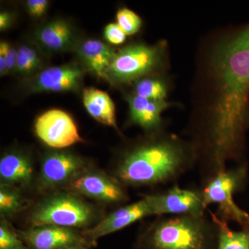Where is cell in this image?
I'll return each instance as SVG.
<instances>
[{"label": "cell", "instance_id": "9", "mask_svg": "<svg viewBox=\"0 0 249 249\" xmlns=\"http://www.w3.org/2000/svg\"><path fill=\"white\" fill-rule=\"evenodd\" d=\"M35 131L44 143L53 148H65L83 142L75 121L61 109H49L38 116Z\"/></svg>", "mask_w": 249, "mask_h": 249}, {"label": "cell", "instance_id": "14", "mask_svg": "<svg viewBox=\"0 0 249 249\" xmlns=\"http://www.w3.org/2000/svg\"><path fill=\"white\" fill-rule=\"evenodd\" d=\"M34 170L31 159L22 152H8L0 160L1 184L18 188L29 186L34 177Z\"/></svg>", "mask_w": 249, "mask_h": 249}, {"label": "cell", "instance_id": "26", "mask_svg": "<svg viewBox=\"0 0 249 249\" xmlns=\"http://www.w3.org/2000/svg\"><path fill=\"white\" fill-rule=\"evenodd\" d=\"M0 57L6 60L9 72L16 71L17 50L6 42L0 43Z\"/></svg>", "mask_w": 249, "mask_h": 249}, {"label": "cell", "instance_id": "5", "mask_svg": "<svg viewBox=\"0 0 249 249\" xmlns=\"http://www.w3.org/2000/svg\"><path fill=\"white\" fill-rule=\"evenodd\" d=\"M249 165L246 163L227 168L202 183L200 188L206 207L217 205L215 215L227 223L234 222L240 227L249 225V213L241 209L234 196L245 189L249 181Z\"/></svg>", "mask_w": 249, "mask_h": 249}, {"label": "cell", "instance_id": "3", "mask_svg": "<svg viewBox=\"0 0 249 249\" xmlns=\"http://www.w3.org/2000/svg\"><path fill=\"white\" fill-rule=\"evenodd\" d=\"M217 229L206 214L159 216L139 235L137 249H216Z\"/></svg>", "mask_w": 249, "mask_h": 249}, {"label": "cell", "instance_id": "8", "mask_svg": "<svg viewBox=\"0 0 249 249\" xmlns=\"http://www.w3.org/2000/svg\"><path fill=\"white\" fill-rule=\"evenodd\" d=\"M68 191L82 196L106 203L119 204L128 200L124 186L117 178L88 169L67 185Z\"/></svg>", "mask_w": 249, "mask_h": 249}, {"label": "cell", "instance_id": "12", "mask_svg": "<svg viewBox=\"0 0 249 249\" xmlns=\"http://www.w3.org/2000/svg\"><path fill=\"white\" fill-rule=\"evenodd\" d=\"M17 232L29 249H62L74 245L90 247L82 232L70 228L47 225Z\"/></svg>", "mask_w": 249, "mask_h": 249}, {"label": "cell", "instance_id": "7", "mask_svg": "<svg viewBox=\"0 0 249 249\" xmlns=\"http://www.w3.org/2000/svg\"><path fill=\"white\" fill-rule=\"evenodd\" d=\"M153 215H181L205 214L200 188H183L175 185L154 194L146 196Z\"/></svg>", "mask_w": 249, "mask_h": 249}, {"label": "cell", "instance_id": "23", "mask_svg": "<svg viewBox=\"0 0 249 249\" xmlns=\"http://www.w3.org/2000/svg\"><path fill=\"white\" fill-rule=\"evenodd\" d=\"M0 249H29L18 232L4 219H1L0 224Z\"/></svg>", "mask_w": 249, "mask_h": 249}, {"label": "cell", "instance_id": "13", "mask_svg": "<svg viewBox=\"0 0 249 249\" xmlns=\"http://www.w3.org/2000/svg\"><path fill=\"white\" fill-rule=\"evenodd\" d=\"M84 71L74 64L52 67L37 73L31 84L33 92H64L80 89Z\"/></svg>", "mask_w": 249, "mask_h": 249}, {"label": "cell", "instance_id": "28", "mask_svg": "<svg viewBox=\"0 0 249 249\" xmlns=\"http://www.w3.org/2000/svg\"><path fill=\"white\" fill-rule=\"evenodd\" d=\"M12 15L9 12H3L0 14V30H6L11 25L12 23Z\"/></svg>", "mask_w": 249, "mask_h": 249}, {"label": "cell", "instance_id": "21", "mask_svg": "<svg viewBox=\"0 0 249 249\" xmlns=\"http://www.w3.org/2000/svg\"><path fill=\"white\" fill-rule=\"evenodd\" d=\"M135 95L154 101H164L166 85L157 78H143L136 83Z\"/></svg>", "mask_w": 249, "mask_h": 249}, {"label": "cell", "instance_id": "4", "mask_svg": "<svg viewBox=\"0 0 249 249\" xmlns=\"http://www.w3.org/2000/svg\"><path fill=\"white\" fill-rule=\"evenodd\" d=\"M97 209L71 191L59 192L46 196L31 211V227L56 226L70 229H89L99 221Z\"/></svg>", "mask_w": 249, "mask_h": 249}, {"label": "cell", "instance_id": "20", "mask_svg": "<svg viewBox=\"0 0 249 249\" xmlns=\"http://www.w3.org/2000/svg\"><path fill=\"white\" fill-rule=\"evenodd\" d=\"M40 55L34 47L24 45L17 50L16 71L22 75H31L42 65Z\"/></svg>", "mask_w": 249, "mask_h": 249}, {"label": "cell", "instance_id": "30", "mask_svg": "<svg viewBox=\"0 0 249 249\" xmlns=\"http://www.w3.org/2000/svg\"><path fill=\"white\" fill-rule=\"evenodd\" d=\"M89 247L86 245H74L71 246V247H66V248L62 249H89Z\"/></svg>", "mask_w": 249, "mask_h": 249}, {"label": "cell", "instance_id": "18", "mask_svg": "<svg viewBox=\"0 0 249 249\" xmlns=\"http://www.w3.org/2000/svg\"><path fill=\"white\" fill-rule=\"evenodd\" d=\"M83 101L85 109L95 120L117 129L115 106L107 93L95 88L83 90Z\"/></svg>", "mask_w": 249, "mask_h": 249}, {"label": "cell", "instance_id": "2", "mask_svg": "<svg viewBox=\"0 0 249 249\" xmlns=\"http://www.w3.org/2000/svg\"><path fill=\"white\" fill-rule=\"evenodd\" d=\"M197 163L194 146L173 136L157 137L129 149L115 170L124 186H152L177 181Z\"/></svg>", "mask_w": 249, "mask_h": 249}, {"label": "cell", "instance_id": "10", "mask_svg": "<svg viewBox=\"0 0 249 249\" xmlns=\"http://www.w3.org/2000/svg\"><path fill=\"white\" fill-rule=\"evenodd\" d=\"M88 170L86 160L67 151L51 152L41 163L39 183L44 189L66 186L73 178Z\"/></svg>", "mask_w": 249, "mask_h": 249}, {"label": "cell", "instance_id": "19", "mask_svg": "<svg viewBox=\"0 0 249 249\" xmlns=\"http://www.w3.org/2000/svg\"><path fill=\"white\" fill-rule=\"evenodd\" d=\"M209 213L217 229L216 249H249V225L233 230L229 223L219 219L212 211Z\"/></svg>", "mask_w": 249, "mask_h": 249}, {"label": "cell", "instance_id": "16", "mask_svg": "<svg viewBox=\"0 0 249 249\" xmlns=\"http://www.w3.org/2000/svg\"><path fill=\"white\" fill-rule=\"evenodd\" d=\"M77 52L85 66L101 78L107 79V71L116 52L101 40H85L78 47Z\"/></svg>", "mask_w": 249, "mask_h": 249}, {"label": "cell", "instance_id": "15", "mask_svg": "<svg viewBox=\"0 0 249 249\" xmlns=\"http://www.w3.org/2000/svg\"><path fill=\"white\" fill-rule=\"evenodd\" d=\"M130 119L148 132H156L161 124L160 114L169 107L165 101H154L134 95L127 98Z\"/></svg>", "mask_w": 249, "mask_h": 249}, {"label": "cell", "instance_id": "24", "mask_svg": "<svg viewBox=\"0 0 249 249\" xmlns=\"http://www.w3.org/2000/svg\"><path fill=\"white\" fill-rule=\"evenodd\" d=\"M116 22L127 36L133 35L142 27V19L138 15L127 8L119 10L116 14Z\"/></svg>", "mask_w": 249, "mask_h": 249}, {"label": "cell", "instance_id": "27", "mask_svg": "<svg viewBox=\"0 0 249 249\" xmlns=\"http://www.w3.org/2000/svg\"><path fill=\"white\" fill-rule=\"evenodd\" d=\"M49 6L47 0H29L27 8L29 14L33 17L40 18L45 14Z\"/></svg>", "mask_w": 249, "mask_h": 249}, {"label": "cell", "instance_id": "29", "mask_svg": "<svg viewBox=\"0 0 249 249\" xmlns=\"http://www.w3.org/2000/svg\"><path fill=\"white\" fill-rule=\"evenodd\" d=\"M237 37L249 48V26L237 34Z\"/></svg>", "mask_w": 249, "mask_h": 249}, {"label": "cell", "instance_id": "22", "mask_svg": "<svg viewBox=\"0 0 249 249\" xmlns=\"http://www.w3.org/2000/svg\"><path fill=\"white\" fill-rule=\"evenodd\" d=\"M23 206L22 196L19 188L1 184L0 188V212L4 216H10L20 211Z\"/></svg>", "mask_w": 249, "mask_h": 249}, {"label": "cell", "instance_id": "11", "mask_svg": "<svg viewBox=\"0 0 249 249\" xmlns=\"http://www.w3.org/2000/svg\"><path fill=\"white\" fill-rule=\"evenodd\" d=\"M151 215H153L151 206L145 196L140 200L116 210L82 233L90 247H93L101 237L122 230L142 218Z\"/></svg>", "mask_w": 249, "mask_h": 249}, {"label": "cell", "instance_id": "17", "mask_svg": "<svg viewBox=\"0 0 249 249\" xmlns=\"http://www.w3.org/2000/svg\"><path fill=\"white\" fill-rule=\"evenodd\" d=\"M36 37L42 47L53 52L69 50L74 42V32L71 26L60 19H54L41 27Z\"/></svg>", "mask_w": 249, "mask_h": 249}, {"label": "cell", "instance_id": "25", "mask_svg": "<svg viewBox=\"0 0 249 249\" xmlns=\"http://www.w3.org/2000/svg\"><path fill=\"white\" fill-rule=\"evenodd\" d=\"M126 36L127 35L116 23H111L105 28V38L112 45H118L124 43L126 40Z\"/></svg>", "mask_w": 249, "mask_h": 249}, {"label": "cell", "instance_id": "6", "mask_svg": "<svg viewBox=\"0 0 249 249\" xmlns=\"http://www.w3.org/2000/svg\"><path fill=\"white\" fill-rule=\"evenodd\" d=\"M161 55L160 45L126 46L116 52L107 71V80L122 84L139 79L158 66Z\"/></svg>", "mask_w": 249, "mask_h": 249}, {"label": "cell", "instance_id": "1", "mask_svg": "<svg viewBox=\"0 0 249 249\" xmlns=\"http://www.w3.org/2000/svg\"><path fill=\"white\" fill-rule=\"evenodd\" d=\"M217 96L201 137L197 154L201 183L227 168L246 163L249 129V48L236 36L214 58Z\"/></svg>", "mask_w": 249, "mask_h": 249}]
</instances>
